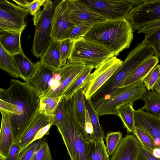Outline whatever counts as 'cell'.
Listing matches in <instances>:
<instances>
[{
  "label": "cell",
  "instance_id": "4fadbf2b",
  "mask_svg": "<svg viewBox=\"0 0 160 160\" xmlns=\"http://www.w3.org/2000/svg\"><path fill=\"white\" fill-rule=\"evenodd\" d=\"M135 120L136 127L143 130L151 138L156 147L160 148V116L140 108L135 111Z\"/></svg>",
  "mask_w": 160,
  "mask_h": 160
},
{
  "label": "cell",
  "instance_id": "d6986e66",
  "mask_svg": "<svg viewBox=\"0 0 160 160\" xmlns=\"http://www.w3.org/2000/svg\"><path fill=\"white\" fill-rule=\"evenodd\" d=\"M52 115H46L39 112L23 137L17 143L21 148V151L31 143L36 134L42 128L53 123Z\"/></svg>",
  "mask_w": 160,
  "mask_h": 160
},
{
  "label": "cell",
  "instance_id": "ab89813d",
  "mask_svg": "<svg viewBox=\"0 0 160 160\" xmlns=\"http://www.w3.org/2000/svg\"><path fill=\"white\" fill-rule=\"evenodd\" d=\"M65 112L64 99L62 97L53 114V125H55L57 127L60 124L64 118Z\"/></svg>",
  "mask_w": 160,
  "mask_h": 160
},
{
  "label": "cell",
  "instance_id": "2e32d148",
  "mask_svg": "<svg viewBox=\"0 0 160 160\" xmlns=\"http://www.w3.org/2000/svg\"><path fill=\"white\" fill-rule=\"evenodd\" d=\"M138 141L134 135L127 134L122 138L110 160H138Z\"/></svg>",
  "mask_w": 160,
  "mask_h": 160
},
{
  "label": "cell",
  "instance_id": "4316f807",
  "mask_svg": "<svg viewBox=\"0 0 160 160\" xmlns=\"http://www.w3.org/2000/svg\"><path fill=\"white\" fill-rule=\"evenodd\" d=\"M0 68L15 78H23L16 65L13 56L8 52L0 44Z\"/></svg>",
  "mask_w": 160,
  "mask_h": 160
},
{
  "label": "cell",
  "instance_id": "9a60e30c",
  "mask_svg": "<svg viewBox=\"0 0 160 160\" xmlns=\"http://www.w3.org/2000/svg\"><path fill=\"white\" fill-rule=\"evenodd\" d=\"M86 65L68 61L64 66L59 69L61 75L60 85L51 97H62Z\"/></svg>",
  "mask_w": 160,
  "mask_h": 160
},
{
  "label": "cell",
  "instance_id": "1f68e13d",
  "mask_svg": "<svg viewBox=\"0 0 160 160\" xmlns=\"http://www.w3.org/2000/svg\"><path fill=\"white\" fill-rule=\"evenodd\" d=\"M142 42L152 48L156 56L160 58V28L146 34Z\"/></svg>",
  "mask_w": 160,
  "mask_h": 160
},
{
  "label": "cell",
  "instance_id": "44dd1931",
  "mask_svg": "<svg viewBox=\"0 0 160 160\" xmlns=\"http://www.w3.org/2000/svg\"><path fill=\"white\" fill-rule=\"evenodd\" d=\"M22 32L5 31L0 32V44L12 56L22 51L21 44Z\"/></svg>",
  "mask_w": 160,
  "mask_h": 160
},
{
  "label": "cell",
  "instance_id": "bcb514c9",
  "mask_svg": "<svg viewBox=\"0 0 160 160\" xmlns=\"http://www.w3.org/2000/svg\"><path fill=\"white\" fill-rule=\"evenodd\" d=\"M85 128L86 132L91 138L93 133V128L89 115L86 109L85 111Z\"/></svg>",
  "mask_w": 160,
  "mask_h": 160
},
{
  "label": "cell",
  "instance_id": "6da1fadb",
  "mask_svg": "<svg viewBox=\"0 0 160 160\" xmlns=\"http://www.w3.org/2000/svg\"><path fill=\"white\" fill-rule=\"evenodd\" d=\"M6 89H0V99L14 104L17 114L9 118L13 143L23 137L39 114L40 94L27 82L11 79Z\"/></svg>",
  "mask_w": 160,
  "mask_h": 160
},
{
  "label": "cell",
  "instance_id": "681fc988",
  "mask_svg": "<svg viewBox=\"0 0 160 160\" xmlns=\"http://www.w3.org/2000/svg\"><path fill=\"white\" fill-rule=\"evenodd\" d=\"M153 88L160 95V78L155 84Z\"/></svg>",
  "mask_w": 160,
  "mask_h": 160
},
{
  "label": "cell",
  "instance_id": "5b68a950",
  "mask_svg": "<svg viewBox=\"0 0 160 160\" xmlns=\"http://www.w3.org/2000/svg\"><path fill=\"white\" fill-rule=\"evenodd\" d=\"M114 56L113 52L106 46L82 37L73 41L68 61L96 68Z\"/></svg>",
  "mask_w": 160,
  "mask_h": 160
},
{
  "label": "cell",
  "instance_id": "b9f144b4",
  "mask_svg": "<svg viewBox=\"0 0 160 160\" xmlns=\"http://www.w3.org/2000/svg\"><path fill=\"white\" fill-rule=\"evenodd\" d=\"M138 144L139 152L138 160H160V158L155 157L151 152L144 148L139 141Z\"/></svg>",
  "mask_w": 160,
  "mask_h": 160
},
{
  "label": "cell",
  "instance_id": "60d3db41",
  "mask_svg": "<svg viewBox=\"0 0 160 160\" xmlns=\"http://www.w3.org/2000/svg\"><path fill=\"white\" fill-rule=\"evenodd\" d=\"M33 160H53L48 142L45 141L42 144Z\"/></svg>",
  "mask_w": 160,
  "mask_h": 160
},
{
  "label": "cell",
  "instance_id": "4dcf8cb0",
  "mask_svg": "<svg viewBox=\"0 0 160 160\" xmlns=\"http://www.w3.org/2000/svg\"><path fill=\"white\" fill-rule=\"evenodd\" d=\"M62 98L48 97L40 94L39 113L52 115Z\"/></svg>",
  "mask_w": 160,
  "mask_h": 160
},
{
  "label": "cell",
  "instance_id": "836d02e7",
  "mask_svg": "<svg viewBox=\"0 0 160 160\" xmlns=\"http://www.w3.org/2000/svg\"><path fill=\"white\" fill-rule=\"evenodd\" d=\"M45 138H43L30 143L20 152L18 160H33L39 148L45 142Z\"/></svg>",
  "mask_w": 160,
  "mask_h": 160
},
{
  "label": "cell",
  "instance_id": "f1b7e54d",
  "mask_svg": "<svg viewBox=\"0 0 160 160\" xmlns=\"http://www.w3.org/2000/svg\"><path fill=\"white\" fill-rule=\"evenodd\" d=\"M93 68L90 66L86 65L85 66L63 94L62 97L64 99L71 98L78 90L83 88L85 81Z\"/></svg>",
  "mask_w": 160,
  "mask_h": 160
},
{
  "label": "cell",
  "instance_id": "e0dca14e",
  "mask_svg": "<svg viewBox=\"0 0 160 160\" xmlns=\"http://www.w3.org/2000/svg\"><path fill=\"white\" fill-rule=\"evenodd\" d=\"M35 71L27 82L40 94L44 96L48 90V83L54 71L58 69L48 67L39 61L36 63Z\"/></svg>",
  "mask_w": 160,
  "mask_h": 160
},
{
  "label": "cell",
  "instance_id": "277c9868",
  "mask_svg": "<svg viewBox=\"0 0 160 160\" xmlns=\"http://www.w3.org/2000/svg\"><path fill=\"white\" fill-rule=\"evenodd\" d=\"M60 1L45 0L43 8H40L33 16L35 28L32 51L38 58L44 54L53 40L51 37L52 18L55 7Z\"/></svg>",
  "mask_w": 160,
  "mask_h": 160
},
{
  "label": "cell",
  "instance_id": "7c38bea8",
  "mask_svg": "<svg viewBox=\"0 0 160 160\" xmlns=\"http://www.w3.org/2000/svg\"><path fill=\"white\" fill-rule=\"evenodd\" d=\"M51 37L53 40L65 39L75 25L70 16L68 0H62L55 7L52 18Z\"/></svg>",
  "mask_w": 160,
  "mask_h": 160
},
{
  "label": "cell",
  "instance_id": "7402d4cb",
  "mask_svg": "<svg viewBox=\"0 0 160 160\" xmlns=\"http://www.w3.org/2000/svg\"><path fill=\"white\" fill-rule=\"evenodd\" d=\"M159 61L158 57L156 55H154L147 59L128 77L123 87L127 86L138 82L143 81L150 71L158 63Z\"/></svg>",
  "mask_w": 160,
  "mask_h": 160
},
{
  "label": "cell",
  "instance_id": "8fae6325",
  "mask_svg": "<svg viewBox=\"0 0 160 160\" xmlns=\"http://www.w3.org/2000/svg\"><path fill=\"white\" fill-rule=\"evenodd\" d=\"M125 18L138 30L160 19V0H145L141 5L134 7Z\"/></svg>",
  "mask_w": 160,
  "mask_h": 160
},
{
  "label": "cell",
  "instance_id": "7a4b0ae2",
  "mask_svg": "<svg viewBox=\"0 0 160 160\" xmlns=\"http://www.w3.org/2000/svg\"><path fill=\"white\" fill-rule=\"evenodd\" d=\"M134 29L126 18L106 20L94 24L83 37L106 46L117 56L130 47Z\"/></svg>",
  "mask_w": 160,
  "mask_h": 160
},
{
  "label": "cell",
  "instance_id": "f6af8a7d",
  "mask_svg": "<svg viewBox=\"0 0 160 160\" xmlns=\"http://www.w3.org/2000/svg\"><path fill=\"white\" fill-rule=\"evenodd\" d=\"M52 125H53V124L52 123L41 128L36 134L32 142L33 141L42 139L43 138L44 135L48 134L50 128Z\"/></svg>",
  "mask_w": 160,
  "mask_h": 160
},
{
  "label": "cell",
  "instance_id": "30bf717a",
  "mask_svg": "<svg viewBox=\"0 0 160 160\" xmlns=\"http://www.w3.org/2000/svg\"><path fill=\"white\" fill-rule=\"evenodd\" d=\"M85 4L104 16L107 20L125 18L133 5L128 0H82Z\"/></svg>",
  "mask_w": 160,
  "mask_h": 160
},
{
  "label": "cell",
  "instance_id": "ffe728a7",
  "mask_svg": "<svg viewBox=\"0 0 160 160\" xmlns=\"http://www.w3.org/2000/svg\"><path fill=\"white\" fill-rule=\"evenodd\" d=\"M0 112L2 118L0 131V156L5 158L8 155L14 139L8 114L3 112Z\"/></svg>",
  "mask_w": 160,
  "mask_h": 160
},
{
  "label": "cell",
  "instance_id": "ac0fdd59",
  "mask_svg": "<svg viewBox=\"0 0 160 160\" xmlns=\"http://www.w3.org/2000/svg\"><path fill=\"white\" fill-rule=\"evenodd\" d=\"M72 97V114L73 118L85 139L88 142L91 140L85 128V98L83 88L78 90Z\"/></svg>",
  "mask_w": 160,
  "mask_h": 160
},
{
  "label": "cell",
  "instance_id": "603a6c76",
  "mask_svg": "<svg viewBox=\"0 0 160 160\" xmlns=\"http://www.w3.org/2000/svg\"><path fill=\"white\" fill-rule=\"evenodd\" d=\"M60 41L53 40L44 54L41 56L40 61L44 65L56 69L62 67L60 54Z\"/></svg>",
  "mask_w": 160,
  "mask_h": 160
},
{
  "label": "cell",
  "instance_id": "e575fe53",
  "mask_svg": "<svg viewBox=\"0 0 160 160\" xmlns=\"http://www.w3.org/2000/svg\"><path fill=\"white\" fill-rule=\"evenodd\" d=\"M122 132H112L107 134L105 138L106 147L109 156L113 153L122 138Z\"/></svg>",
  "mask_w": 160,
  "mask_h": 160
},
{
  "label": "cell",
  "instance_id": "83f0119b",
  "mask_svg": "<svg viewBox=\"0 0 160 160\" xmlns=\"http://www.w3.org/2000/svg\"><path fill=\"white\" fill-rule=\"evenodd\" d=\"M85 104L93 128V133L91 138L104 139L105 138V134L99 122V116L91 99H85Z\"/></svg>",
  "mask_w": 160,
  "mask_h": 160
},
{
  "label": "cell",
  "instance_id": "f546056e",
  "mask_svg": "<svg viewBox=\"0 0 160 160\" xmlns=\"http://www.w3.org/2000/svg\"><path fill=\"white\" fill-rule=\"evenodd\" d=\"M141 99L145 102L142 108L145 111H150L155 115L160 116V95L154 89L147 91Z\"/></svg>",
  "mask_w": 160,
  "mask_h": 160
},
{
  "label": "cell",
  "instance_id": "cb8c5ba5",
  "mask_svg": "<svg viewBox=\"0 0 160 160\" xmlns=\"http://www.w3.org/2000/svg\"><path fill=\"white\" fill-rule=\"evenodd\" d=\"M87 160H110L103 138H91L87 143Z\"/></svg>",
  "mask_w": 160,
  "mask_h": 160
},
{
  "label": "cell",
  "instance_id": "c3c4849f",
  "mask_svg": "<svg viewBox=\"0 0 160 160\" xmlns=\"http://www.w3.org/2000/svg\"><path fill=\"white\" fill-rule=\"evenodd\" d=\"M152 153L155 157L160 158V148L159 147L155 148L153 150Z\"/></svg>",
  "mask_w": 160,
  "mask_h": 160
},
{
  "label": "cell",
  "instance_id": "d590c367",
  "mask_svg": "<svg viewBox=\"0 0 160 160\" xmlns=\"http://www.w3.org/2000/svg\"><path fill=\"white\" fill-rule=\"evenodd\" d=\"M133 133L142 146L152 153L156 147L150 136L143 130L136 127Z\"/></svg>",
  "mask_w": 160,
  "mask_h": 160
},
{
  "label": "cell",
  "instance_id": "9c48e42d",
  "mask_svg": "<svg viewBox=\"0 0 160 160\" xmlns=\"http://www.w3.org/2000/svg\"><path fill=\"white\" fill-rule=\"evenodd\" d=\"M27 9L7 0L0 1V32L20 31L27 26L25 19Z\"/></svg>",
  "mask_w": 160,
  "mask_h": 160
},
{
  "label": "cell",
  "instance_id": "f35d334b",
  "mask_svg": "<svg viewBox=\"0 0 160 160\" xmlns=\"http://www.w3.org/2000/svg\"><path fill=\"white\" fill-rule=\"evenodd\" d=\"M73 41L69 39L63 40L60 42V54L61 66L65 65L72 50Z\"/></svg>",
  "mask_w": 160,
  "mask_h": 160
},
{
  "label": "cell",
  "instance_id": "ee69618b",
  "mask_svg": "<svg viewBox=\"0 0 160 160\" xmlns=\"http://www.w3.org/2000/svg\"><path fill=\"white\" fill-rule=\"evenodd\" d=\"M21 148L17 143H13L9 150L8 157L3 158L4 160H18Z\"/></svg>",
  "mask_w": 160,
  "mask_h": 160
},
{
  "label": "cell",
  "instance_id": "7bdbcfd3",
  "mask_svg": "<svg viewBox=\"0 0 160 160\" xmlns=\"http://www.w3.org/2000/svg\"><path fill=\"white\" fill-rule=\"evenodd\" d=\"M159 28H160V19L142 27L138 30V33L147 34Z\"/></svg>",
  "mask_w": 160,
  "mask_h": 160
},
{
  "label": "cell",
  "instance_id": "7dc6e473",
  "mask_svg": "<svg viewBox=\"0 0 160 160\" xmlns=\"http://www.w3.org/2000/svg\"><path fill=\"white\" fill-rule=\"evenodd\" d=\"M128 1L133 5L134 7H136L143 3L145 0H128Z\"/></svg>",
  "mask_w": 160,
  "mask_h": 160
},
{
  "label": "cell",
  "instance_id": "3957f363",
  "mask_svg": "<svg viewBox=\"0 0 160 160\" xmlns=\"http://www.w3.org/2000/svg\"><path fill=\"white\" fill-rule=\"evenodd\" d=\"M65 112L57 127L71 160H87L88 142L75 122L72 114V98L64 99Z\"/></svg>",
  "mask_w": 160,
  "mask_h": 160
},
{
  "label": "cell",
  "instance_id": "ba28073f",
  "mask_svg": "<svg viewBox=\"0 0 160 160\" xmlns=\"http://www.w3.org/2000/svg\"><path fill=\"white\" fill-rule=\"evenodd\" d=\"M122 62L116 56H114L103 62L93 72L90 73L83 86L85 99H91L115 73Z\"/></svg>",
  "mask_w": 160,
  "mask_h": 160
},
{
  "label": "cell",
  "instance_id": "74e56055",
  "mask_svg": "<svg viewBox=\"0 0 160 160\" xmlns=\"http://www.w3.org/2000/svg\"><path fill=\"white\" fill-rule=\"evenodd\" d=\"M160 78V65H156L148 73L143 80L146 89L149 91L153 89V86Z\"/></svg>",
  "mask_w": 160,
  "mask_h": 160
},
{
  "label": "cell",
  "instance_id": "5bb4252c",
  "mask_svg": "<svg viewBox=\"0 0 160 160\" xmlns=\"http://www.w3.org/2000/svg\"><path fill=\"white\" fill-rule=\"evenodd\" d=\"M71 18L75 25L86 22L95 23L107 20L103 16L87 6L82 0H68Z\"/></svg>",
  "mask_w": 160,
  "mask_h": 160
},
{
  "label": "cell",
  "instance_id": "484cf974",
  "mask_svg": "<svg viewBox=\"0 0 160 160\" xmlns=\"http://www.w3.org/2000/svg\"><path fill=\"white\" fill-rule=\"evenodd\" d=\"M133 103H130L123 105L117 109V116L121 119L127 132L133 133L136 126L135 120V111Z\"/></svg>",
  "mask_w": 160,
  "mask_h": 160
},
{
  "label": "cell",
  "instance_id": "52a82bcc",
  "mask_svg": "<svg viewBox=\"0 0 160 160\" xmlns=\"http://www.w3.org/2000/svg\"><path fill=\"white\" fill-rule=\"evenodd\" d=\"M139 65L135 58L127 57L115 73L91 98L94 107L107 99L115 90L122 87L127 79Z\"/></svg>",
  "mask_w": 160,
  "mask_h": 160
},
{
  "label": "cell",
  "instance_id": "8992f818",
  "mask_svg": "<svg viewBox=\"0 0 160 160\" xmlns=\"http://www.w3.org/2000/svg\"><path fill=\"white\" fill-rule=\"evenodd\" d=\"M147 92L143 81L119 88L95 109L99 116L106 115L117 116V109L125 104L141 99Z\"/></svg>",
  "mask_w": 160,
  "mask_h": 160
},
{
  "label": "cell",
  "instance_id": "d4e9b609",
  "mask_svg": "<svg viewBox=\"0 0 160 160\" xmlns=\"http://www.w3.org/2000/svg\"><path fill=\"white\" fill-rule=\"evenodd\" d=\"M13 57L23 80L27 82L35 71L36 63L32 62L24 54L23 51L13 56Z\"/></svg>",
  "mask_w": 160,
  "mask_h": 160
},
{
  "label": "cell",
  "instance_id": "f907efd6",
  "mask_svg": "<svg viewBox=\"0 0 160 160\" xmlns=\"http://www.w3.org/2000/svg\"><path fill=\"white\" fill-rule=\"evenodd\" d=\"M0 160H4L3 158L1 156H0Z\"/></svg>",
  "mask_w": 160,
  "mask_h": 160
},
{
  "label": "cell",
  "instance_id": "8d00e7d4",
  "mask_svg": "<svg viewBox=\"0 0 160 160\" xmlns=\"http://www.w3.org/2000/svg\"><path fill=\"white\" fill-rule=\"evenodd\" d=\"M45 0H34L31 1L26 0L13 1L19 6L27 9L28 13L34 16L43 6Z\"/></svg>",
  "mask_w": 160,
  "mask_h": 160
},
{
  "label": "cell",
  "instance_id": "d6a6232c",
  "mask_svg": "<svg viewBox=\"0 0 160 160\" xmlns=\"http://www.w3.org/2000/svg\"><path fill=\"white\" fill-rule=\"evenodd\" d=\"M95 23H96L89 22L75 25L70 31L65 39L73 41L83 37Z\"/></svg>",
  "mask_w": 160,
  "mask_h": 160
}]
</instances>
